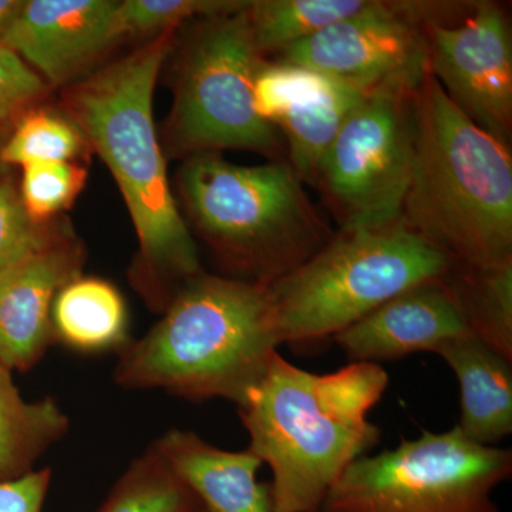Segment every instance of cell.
<instances>
[{
  "instance_id": "obj_14",
  "label": "cell",
  "mask_w": 512,
  "mask_h": 512,
  "mask_svg": "<svg viewBox=\"0 0 512 512\" xmlns=\"http://www.w3.org/2000/svg\"><path fill=\"white\" fill-rule=\"evenodd\" d=\"M83 264L69 238L0 272V362L12 372H29L55 345L53 302Z\"/></svg>"
},
{
  "instance_id": "obj_6",
  "label": "cell",
  "mask_w": 512,
  "mask_h": 512,
  "mask_svg": "<svg viewBox=\"0 0 512 512\" xmlns=\"http://www.w3.org/2000/svg\"><path fill=\"white\" fill-rule=\"evenodd\" d=\"M456 268L400 221L340 229L298 268L268 282L282 345L335 338L393 296Z\"/></svg>"
},
{
  "instance_id": "obj_16",
  "label": "cell",
  "mask_w": 512,
  "mask_h": 512,
  "mask_svg": "<svg viewBox=\"0 0 512 512\" xmlns=\"http://www.w3.org/2000/svg\"><path fill=\"white\" fill-rule=\"evenodd\" d=\"M437 355L460 386L458 429L468 440L495 447L512 433V360L476 336L451 340Z\"/></svg>"
},
{
  "instance_id": "obj_2",
  "label": "cell",
  "mask_w": 512,
  "mask_h": 512,
  "mask_svg": "<svg viewBox=\"0 0 512 512\" xmlns=\"http://www.w3.org/2000/svg\"><path fill=\"white\" fill-rule=\"evenodd\" d=\"M387 386L375 363L316 375L272 356L238 413L248 450L271 468L274 512L320 511L346 468L379 444L382 430L369 416Z\"/></svg>"
},
{
  "instance_id": "obj_7",
  "label": "cell",
  "mask_w": 512,
  "mask_h": 512,
  "mask_svg": "<svg viewBox=\"0 0 512 512\" xmlns=\"http://www.w3.org/2000/svg\"><path fill=\"white\" fill-rule=\"evenodd\" d=\"M511 473L507 448L474 443L457 426L423 431L353 461L319 512H500L491 495Z\"/></svg>"
},
{
  "instance_id": "obj_23",
  "label": "cell",
  "mask_w": 512,
  "mask_h": 512,
  "mask_svg": "<svg viewBox=\"0 0 512 512\" xmlns=\"http://www.w3.org/2000/svg\"><path fill=\"white\" fill-rule=\"evenodd\" d=\"M87 140L67 113L50 109H30L19 117L2 148L3 165L64 163L86 151Z\"/></svg>"
},
{
  "instance_id": "obj_30",
  "label": "cell",
  "mask_w": 512,
  "mask_h": 512,
  "mask_svg": "<svg viewBox=\"0 0 512 512\" xmlns=\"http://www.w3.org/2000/svg\"><path fill=\"white\" fill-rule=\"evenodd\" d=\"M6 138H8V134H6L5 131H3L2 126H0V156H2V148L3 144H5ZM0 165H3L2 160H0Z\"/></svg>"
},
{
  "instance_id": "obj_11",
  "label": "cell",
  "mask_w": 512,
  "mask_h": 512,
  "mask_svg": "<svg viewBox=\"0 0 512 512\" xmlns=\"http://www.w3.org/2000/svg\"><path fill=\"white\" fill-rule=\"evenodd\" d=\"M429 73L448 99L501 143L512 127V39L507 15L474 2L460 22L423 25Z\"/></svg>"
},
{
  "instance_id": "obj_15",
  "label": "cell",
  "mask_w": 512,
  "mask_h": 512,
  "mask_svg": "<svg viewBox=\"0 0 512 512\" xmlns=\"http://www.w3.org/2000/svg\"><path fill=\"white\" fill-rule=\"evenodd\" d=\"M151 447L197 495L205 512H274L271 487L256 478L262 461L251 451L222 450L180 429L167 431Z\"/></svg>"
},
{
  "instance_id": "obj_9",
  "label": "cell",
  "mask_w": 512,
  "mask_h": 512,
  "mask_svg": "<svg viewBox=\"0 0 512 512\" xmlns=\"http://www.w3.org/2000/svg\"><path fill=\"white\" fill-rule=\"evenodd\" d=\"M416 89L387 83L370 90L326 153L316 188L340 228H380L400 220L412 175Z\"/></svg>"
},
{
  "instance_id": "obj_19",
  "label": "cell",
  "mask_w": 512,
  "mask_h": 512,
  "mask_svg": "<svg viewBox=\"0 0 512 512\" xmlns=\"http://www.w3.org/2000/svg\"><path fill=\"white\" fill-rule=\"evenodd\" d=\"M69 429V416L55 399H23L12 370L0 362V483L32 473Z\"/></svg>"
},
{
  "instance_id": "obj_24",
  "label": "cell",
  "mask_w": 512,
  "mask_h": 512,
  "mask_svg": "<svg viewBox=\"0 0 512 512\" xmlns=\"http://www.w3.org/2000/svg\"><path fill=\"white\" fill-rule=\"evenodd\" d=\"M69 238L56 224L33 220L16 184L0 178V272Z\"/></svg>"
},
{
  "instance_id": "obj_22",
  "label": "cell",
  "mask_w": 512,
  "mask_h": 512,
  "mask_svg": "<svg viewBox=\"0 0 512 512\" xmlns=\"http://www.w3.org/2000/svg\"><path fill=\"white\" fill-rule=\"evenodd\" d=\"M97 512H205V508L150 446L131 461Z\"/></svg>"
},
{
  "instance_id": "obj_3",
  "label": "cell",
  "mask_w": 512,
  "mask_h": 512,
  "mask_svg": "<svg viewBox=\"0 0 512 512\" xmlns=\"http://www.w3.org/2000/svg\"><path fill=\"white\" fill-rule=\"evenodd\" d=\"M412 175L400 222L457 268L512 262L510 147L468 119L427 73L414 92Z\"/></svg>"
},
{
  "instance_id": "obj_18",
  "label": "cell",
  "mask_w": 512,
  "mask_h": 512,
  "mask_svg": "<svg viewBox=\"0 0 512 512\" xmlns=\"http://www.w3.org/2000/svg\"><path fill=\"white\" fill-rule=\"evenodd\" d=\"M55 342L83 355L119 353L130 342L128 311L106 279L79 275L57 293L52 308Z\"/></svg>"
},
{
  "instance_id": "obj_21",
  "label": "cell",
  "mask_w": 512,
  "mask_h": 512,
  "mask_svg": "<svg viewBox=\"0 0 512 512\" xmlns=\"http://www.w3.org/2000/svg\"><path fill=\"white\" fill-rule=\"evenodd\" d=\"M448 281L474 336L512 360V262L490 269L456 268Z\"/></svg>"
},
{
  "instance_id": "obj_29",
  "label": "cell",
  "mask_w": 512,
  "mask_h": 512,
  "mask_svg": "<svg viewBox=\"0 0 512 512\" xmlns=\"http://www.w3.org/2000/svg\"><path fill=\"white\" fill-rule=\"evenodd\" d=\"M25 0H0V43L3 45L10 26L15 22Z\"/></svg>"
},
{
  "instance_id": "obj_27",
  "label": "cell",
  "mask_w": 512,
  "mask_h": 512,
  "mask_svg": "<svg viewBox=\"0 0 512 512\" xmlns=\"http://www.w3.org/2000/svg\"><path fill=\"white\" fill-rule=\"evenodd\" d=\"M46 86L32 67L0 43V124L33 109L45 96Z\"/></svg>"
},
{
  "instance_id": "obj_1",
  "label": "cell",
  "mask_w": 512,
  "mask_h": 512,
  "mask_svg": "<svg viewBox=\"0 0 512 512\" xmlns=\"http://www.w3.org/2000/svg\"><path fill=\"white\" fill-rule=\"evenodd\" d=\"M175 29L72 84L64 103L87 144L119 185L138 238L131 282L164 311L185 282L201 274L200 255L175 204L153 117L158 74Z\"/></svg>"
},
{
  "instance_id": "obj_13",
  "label": "cell",
  "mask_w": 512,
  "mask_h": 512,
  "mask_svg": "<svg viewBox=\"0 0 512 512\" xmlns=\"http://www.w3.org/2000/svg\"><path fill=\"white\" fill-rule=\"evenodd\" d=\"M448 275L393 296L333 340L352 362L379 365L474 336Z\"/></svg>"
},
{
  "instance_id": "obj_28",
  "label": "cell",
  "mask_w": 512,
  "mask_h": 512,
  "mask_svg": "<svg viewBox=\"0 0 512 512\" xmlns=\"http://www.w3.org/2000/svg\"><path fill=\"white\" fill-rule=\"evenodd\" d=\"M52 470H33L26 476L0 483V512H42Z\"/></svg>"
},
{
  "instance_id": "obj_20",
  "label": "cell",
  "mask_w": 512,
  "mask_h": 512,
  "mask_svg": "<svg viewBox=\"0 0 512 512\" xmlns=\"http://www.w3.org/2000/svg\"><path fill=\"white\" fill-rule=\"evenodd\" d=\"M375 0H255L247 13L259 55H279L296 43L372 8Z\"/></svg>"
},
{
  "instance_id": "obj_26",
  "label": "cell",
  "mask_w": 512,
  "mask_h": 512,
  "mask_svg": "<svg viewBox=\"0 0 512 512\" xmlns=\"http://www.w3.org/2000/svg\"><path fill=\"white\" fill-rule=\"evenodd\" d=\"M86 178V168L76 161L26 165L20 181V198L33 220L50 224L73 204Z\"/></svg>"
},
{
  "instance_id": "obj_12",
  "label": "cell",
  "mask_w": 512,
  "mask_h": 512,
  "mask_svg": "<svg viewBox=\"0 0 512 512\" xmlns=\"http://www.w3.org/2000/svg\"><path fill=\"white\" fill-rule=\"evenodd\" d=\"M114 0H26L3 45L46 84L80 82L124 39Z\"/></svg>"
},
{
  "instance_id": "obj_5",
  "label": "cell",
  "mask_w": 512,
  "mask_h": 512,
  "mask_svg": "<svg viewBox=\"0 0 512 512\" xmlns=\"http://www.w3.org/2000/svg\"><path fill=\"white\" fill-rule=\"evenodd\" d=\"M178 185L202 237L244 281L282 278L328 242V227L286 161L245 167L218 153L194 154Z\"/></svg>"
},
{
  "instance_id": "obj_10",
  "label": "cell",
  "mask_w": 512,
  "mask_h": 512,
  "mask_svg": "<svg viewBox=\"0 0 512 512\" xmlns=\"http://www.w3.org/2000/svg\"><path fill=\"white\" fill-rule=\"evenodd\" d=\"M424 2H383L279 53L278 63L359 89L419 86L429 73Z\"/></svg>"
},
{
  "instance_id": "obj_8",
  "label": "cell",
  "mask_w": 512,
  "mask_h": 512,
  "mask_svg": "<svg viewBox=\"0 0 512 512\" xmlns=\"http://www.w3.org/2000/svg\"><path fill=\"white\" fill-rule=\"evenodd\" d=\"M248 3L202 19L184 50L168 124L175 153L248 150L275 157L282 151L275 124L256 107V77L265 62L252 37Z\"/></svg>"
},
{
  "instance_id": "obj_25",
  "label": "cell",
  "mask_w": 512,
  "mask_h": 512,
  "mask_svg": "<svg viewBox=\"0 0 512 512\" xmlns=\"http://www.w3.org/2000/svg\"><path fill=\"white\" fill-rule=\"evenodd\" d=\"M238 0H124L119 2L121 35L156 37L177 29L185 20L210 18L244 8Z\"/></svg>"
},
{
  "instance_id": "obj_17",
  "label": "cell",
  "mask_w": 512,
  "mask_h": 512,
  "mask_svg": "<svg viewBox=\"0 0 512 512\" xmlns=\"http://www.w3.org/2000/svg\"><path fill=\"white\" fill-rule=\"evenodd\" d=\"M370 90L312 76L301 96L279 113L288 141L289 165L302 183H318L320 167L340 128Z\"/></svg>"
},
{
  "instance_id": "obj_4",
  "label": "cell",
  "mask_w": 512,
  "mask_h": 512,
  "mask_svg": "<svg viewBox=\"0 0 512 512\" xmlns=\"http://www.w3.org/2000/svg\"><path fill=\"white\" fill-rule=\"evenodd\" d=\"M281 345L268 282L201 272L181 286L143 338L117 353L114 380L124 389L238 406Z\"/></svg>"
}]
</instances>
